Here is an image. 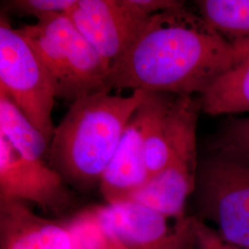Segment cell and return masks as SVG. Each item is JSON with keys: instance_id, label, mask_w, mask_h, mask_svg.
<instances>
[{"instance_id": "1", "label": "cell", "mask_w": 249, "mask_h": 249, "mask_svg": "<svg viewBox=\"0 0 249 249\" xmlns=\"http://www.w3.org/2000/svg\"><path fill=\"white\" fill-rule=\"evenodd\" d=\"M248 57L249 45L231 43L182 5L151 16L111 68L105 91L132 89L201 95Z\"/></svg>"}, {"instance_id": "2", "label": "cell", "mask_w": 249, "mask_h": 249, "mask_svg": "<svg viewBox=\"0 0 249 249\" xmlns=\"http://www.w3.org/2000/svg\"><path fill=\"white\" fill-rule=\"evenodd\" d=\"M146 91L126 97L98 91L71 103L55 126L47 159L63 179L80 187L100 183Z\"/></svg>"}, {"instance_id": "3", "label": "cell", "mask_w": 249, "mask_h": 249, "mask_svg": "<svg viewBox=\"0 0 249 249\" xmlns=\"http://www.w3.org/2000/svg\"><path fill=\"white\" fill-rule=\"evenodd\" d=\"M44 64L56 98L75 102L106 89L110 68L66 14L17 29Z\"/></svg>"}, {"instance_id": "4", "label": "cell", "mask_w": 249, "mask_h": 249, "mask_svg": "<svg viewBox=\"0 0 249 249\" xmlns=\"http://www.w3.org/2000/svg\"><path fill=\"white\" fill-rule=\"evenodd\" d=\"M200 111L199 99L175 96L170 108L167 165L150 178L137 194L140 202L168 217L185 215L187 197L196 188V123Z\"/></svg>"}, {"instance_id": "5", "label": "cell", "mask_w": 249, "mask_h": 249, "mask_svg": "<svg viewBox=\"0 0 249 249\" xmlns=\"http://www.w3.org/2000/svg\"><path fill=\"white\" fill-rule=\"evenodd\" d=\"M0 92L20 109L51 143L55 91L45 66L34 48L6 16L0 17Z\"/></svg>"}, {"instance_id": "6", "label": "cell", "mask_w": 249, "mask_h": 249, "mask_svg": "<svg viewBox=\"0 0 249 249\" xmlns=\"http://www.w3.org/2000/svg\"><path fill=\"white\" fill-rule=\"evenodd\" d=\"M197 181L202 213L225 240L249 249V161L215 153Z\"/></svg>"}, {"instance_id": "7", "label": "cell", "mask_w": 249, "mask_h": 249, "mask_svg": "<svg viewBox=\"0 0 249 249\" xmlns=\"http://www.w3.org/2000/svg\"><path fill=\"white\" fill-rule=\"evenodd\" d=\"M109 236L127 249H196L194 217L168 218L135 200L93 208Z\"/></svg>"}, {"instance_id": "8", "label": "cell", "mask_w": 249, "mask_h": 249, "mask_svg": "<svg viewBox=\"0 0 249 249\" xmlns=\"http://www.w3.org/2000/svg\"><path fill=\"white\" fill-rule=\"evenodd\" d=\"M175 96L146 91L142 104L124 128L116 153L100 182V190L107 204L132 199L148 182L146 142L151 125Z\"/></svg>"}, {"instance_id": "9", "label": "cell", "mask_w": 249, "mask_h": 249, "mask_svg": "<svg viewBox=\"0 0 249 249\" xmlns=\"http://www.w3.org/2000/svg\"><path fill=\"white\" fill-rule=\"evenodd\" d=\"M66 15L110 70L151 18L136 9L131 0H78Z\"/></svg>"}, {"instance_id": "10", "label": "cell", "mask_w": 249, "mask_h": 249, "mask_svg": "<svg viewBox=\"0 0 249 249\" xmlns=\"http://www.w3.org/2000/svg\"><path fill=\"white\" fill-rule=\"evenodd\" d=\"M0 199L32 202L61 213L73 205L74 197L59 173L45 160L22 157L0 135Z\"/></svg>"}, {"instance_id": "11", "label": "cell", "mask_w": 249, "mask_h": 249, "mask_svg": "<svg viewBox=\"0 0 249 249\" xmlns=\"http://www.w3.org/2000/svg\"><path fill=\"white\" fill-rule=\"evenodd\" d=\"M1 249H79L68 226L43 218L18 200L0 199Z\"/></svg>"}, {"instance_id": "12", "label": "cell", "mask_w": 249, "mask_h": 249, "mask_svg": "<svg viewBox=\"0 0 249 249\" xmlns=\"http://www.w3.org/2000/svg\"><path fill=\"white\" fill-rule=\"evenodd\" d=\"M198 99L201 110L211 116L249 112V57L216 80Z\"/></svg>"}, {"instance_id": "13", "label": "cell", "mask_w": 249, "mask_h": 249, "mask_svg": "<svg viewBox=\"0 0 249 249\" xmlns=\"http://www.w3.org/2000/svg\"><path fill=\"white\" fill-rule=\"evenodd\" d=\"M0 135L22 157L35 160L47 159L50 143L4 92H0Z\"/></svg>"}, {"instance_id": "14", "label": "cell", "mask_w": 249, "mask_h": 249, "mask_svg": "<svg viewBox=\"0 0 249 249\" xmlns=\"http://www.w3.org/2000/svg\"><path fill=\"white\" fill-rule=\"evenodd\" d=\"M198 14L233 44L249 45V0H199Z\"/></svg>"}, {"instance_id": "15", "label": "cell", "mask_w": 249, "mask_h": 249, "mask_svg": "<svg viewBox=\"0 0 249 249\" xmlns=\"http://www.w3.org/2000/svg\"><path fill=\"white\" fill-rule=\"evenodd\" d=\"M174 98L155 119L147 137L145 159L150 178L164 169L168 162L171 134L169 113Z\"/></svg>"}, {"instance_id": "16", "label": "cell", "mask_w": 249, "mask_h": 249, "mask_svg": "<svg viewBox=\"0 0 249 249\" xmlns=\"http://www.w3.org/2000/svg\"><path fill=\"white\" fill-rule=\"evenodd\" d=\"M216 153L249 161V116L228 121L214 142Z\"/></svg>"}, {"instance_id": "17", "label": "cell", "mask_w": 249, "mask_h": 249, "mask_svg": "<svg viewBox=\"0 0 249 249\" xmlns=\"http://www.w3.org/2000/svg\"><path fill=\"white\" fill-rule=\"evenodd\" d=\"M78 0H9L6 9L19 16H35L38 20L55 14H67Z\"/></svg>"}, {"instance_id": "18", "label": "cell", "mask_w": 249, "mask_h": 249, "mask_svg": "<svg viewBox=\"0 0 249 249\" xmlns=\"http://www.w3.org/2000/svg\"><path fill=\"white\" fill-rule=\"evenodd\" d=\"M196 249H248L225 240L216 229L194 218Z\"/></svg>"}, {"instance_id": "19", "label": "cell", "mask_w": 249, "mask_h": 249, "mask_svg": "<svg viewBox=\"0 0 249 249\" xmlns=\"http://www.w3.org/2000/svg\"><path fill=\"white\" fill-rule=\"evenodd\" d=\"M104 249H127L123 247L121 244H119L117 241L115 240L110 236V239L108 241L107 246L104 248Z\"/></svg>"}]
</instances>
